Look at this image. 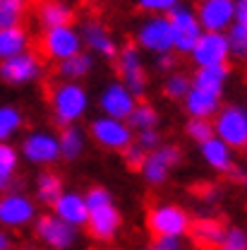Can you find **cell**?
Instances as JSON below:
<instances>
[{
  "label": "cell",
  "mask_w": 247,
  "mask_h": 250,
  "mask_svg": "<svg viewBox=\"0 0 247 250\" xmlns=\"http://www.w3.org/2000/svg\"><path fill=\"white\" fill-rule=\"evenodd\" d=\"M94 67H96V58H94L92 53H87V51H79L72 58L58 62L56 72H58L60 82H82L84 77L92 75Z\"/></svg>",
  "instance_id": "484cf974"
},
{
  "label": "cell",
  "mask_w": 247,
  "mask_h": 250,
  "mask_svg": "<svg viewBox=\"0 0 247 250\" xmlns=\"http://www.w3.org/2000/svg\"><path fill=\"white\" fill-rule=\"evenodd\" d=\"M79 39H82V48L87 53H92L94 58H103V61H115L118 56V43L113 39V34L108 31V27L98 20H87L82 24Z\"/></svg>",
  "instance_id": "9a60e30c"
},
{
  "label": "cell",
  "mask_w": 247,
  "mask_h": 250,
  "mask_svg": "<svg viewBox=\"0 0 247 250\" xmlns=\"http://www.w3.org/2000/svg\"><path fill=\"white\" fill-rule=\"evenodd\" d=\"M183 108H185L187 118H204L211 121L216 116V111L221 108V96L197 87H190V92L183 99Z\"/></svg>",
  "instance_id": "44dd1931"
},
{
  "label": "cell",
  "mask_w": 247,
  "mask_h": 250,
  "mask_svg": "<svg viewBox=\"0 0 247 250\" xmlns=\"http://www.w3.org/2000/svg\"><path fill=\"white\" fill-rule=\"evenodd\" d=\"M134 145H139V147L149 154V152H154V149H158V147L163 145V135H161L158 127H154V130H142V132H137Z\"/></svg>",
  "instance_id": "f35d334b"
},
{
  "label": "cell",
  "mask_w": 247,
  "mask_h": 250,
  "mask_svg": "<svg viewBox=\"0 0 247 250\" xmlns=\"http://www.w3.org/2000/svg\"><path fill=\"white\" fill-rule=\"evenodd\" d=\"M48 101H51V113L56 125L67 127V125H77L89 113L92 94L82 82H58L53 84Z\"/></svg>",
  "instance_id": "6da1fadb"
},
{
  "label": "cell",
  "mask_w": 247,
  "mask_h": 250,
  "mask_svg": "<svg viewBox=\"0 0 247 250\" xmlns=\"http://www.w3.org/2000/svg\"><path fill=\"white\" fill-rule=\"evenodd\" d=\"M72 17H75V12L65 0H41L36 7V22L41 29L72 24Z\"/></svg>",
  "instance_id": "cb8c5ba5"
},
{
  "label": "cell",
  "mask_w": 247,
  "mask_h": 250,
  "mask_svg": "<svg viewBox=\"0 0 247 250\" xmlns=\"http://www.w3.org/2000/svg\"><path fill=\"white\" fill-rule=\"evenodd\" d=\"M24 127V113L15 104H0V142H10Z\"/></svg>",
  "instance_id": "f546056e"
},
{
  "label": "cell",
  "mask_w": 247,
  "mask_h": 250,
  "mask_svg": "<svg viewBox=\"0 0 247 250\" xmlns=\"http://www.w3.org/2000/svg\"><path fill=\"white\" fill-rule=\"evenodd\" d=\"M29 12V0H0V29L19 27Z\"/></svg>",
  "instance_id": "1f68e13d"
},
{
  "label": "cell",
  "mask_w": 247,
  "mask_h": 250,
  "mask_svg": "<svg viewBox=\"0 0 247 250\" xmlns=\"http://www.w3.org/2000/svg\"><path fill=\"white\" fill-rule=\"evenodd\" d=\"M34 233L48 250H72L79 243V231L56 214H41L34 219Z\"/></svg>",
  "instance_id": "7c38bea8"
},
{
  "label": "cell",
  "mask_w": 247,
  "mask_h": 250,
  "mask_svg": "<svg viewBox=\"0 0 247 250\" xmlns=\"http://www.w3.org/2000/svg\"><path fill=\"white\" fill-rule=\"evenodd\" d=\"M87 137H92L94 145H98L106 152H123L127 145L134 142V132L125 121H115L108 116H96L87 127Z\"/></svg>",
  "instance_id": "5b68a950"
},
{
  "label": "cell",
  "mask_w": 247,
  "mask_h": 250,
  "mask_svg": "<svg viewBox=\"0 0 247 250\" xmlns=\"http://www.w3.org/2000/svg\"><path fill=\"white\" fill-rule=\"evenodd\" d=\"M228 80H230V67H228V65L197 67L194 75L190 77V87H197V89H204V92L223 96V89H226Z\"/></svg>",
  "instance_id": "d4e9b609"
},
{
  "label": "cell",
  "mask_w": 247,
  "mask_h": 250,
  "mask_svg": "<svg viewBox=\"0 0 247 250\" xmlns=\"http://www.w3.org/2000/svg\"><path fill=\"white\" fill-rule=\"evenodd\" d=\"M0 250H12V238L5 229H0Z\"/></svg>",
  "instance_id": "bcb514c9"
},
{
  "label": "cell",
  "mask_w": 247,
  "mask_h": 250,
  "mask_svg": "<svg viewBox=\"0 0 247 250\" xmlns=\"http://www.w3.org/2000/svg\"><path fill=\"white\" fill-rule=\"evenodd\" d=\"M38 217L36 212V202L22 190H7L0 195V226L7 229H24L34 224V219Z\"/></svg>",
  "instance_id": "9c48e42d"
},
{
  "label": "cell",
  "mask_w": 247,
  "mask_h": 250,
  "mask_svg": "<svg viewBox=\"0 0 247 250\" xmlns=\"http://www.w3.org/2000/svg\"><path fill=\"white\" fill-rule=\"evenodd\" d=\"M175 67H178L175 53H161V56H154V70L156 72L171 75V72H175Z\"/></svg>",
  "instance_id": "60d3db41"
},
{
  "label": "cell",
  "mask_w": 247,
  "mask_h": 250,
  "mask_svg": "<svg viewBox=\"0 0 247 250\" xmlns=\"http://www.w3.org/2000/svg\"><path fill=\"white\" fill-rule=\"evenodd\" d=\"M185 135L194 142V145H204L207 140H211V137H214L211 121H204V118H187Z\"/></svg>",
  "instance_id": "e575fe53"
},
{
  "label": "cell",
  "mask_w": 247,
  "mask_h": 250,
  "mask_svg": "<svg viewBox=\"0 0 247 250\" xmlns=\"http://www.w3.org/2000/svg\"><path fill=\"white\" fill-rule=\"evenodd\" d=\"M199 154L204 159V164L216 173H228L235 166V152L228 145H223L218 137H211L204 145H199Z\"/></svg>",
  "instance_id": "603a6c76"
},
{
  "label": "cell",
  "mask_w": 247,
  "mask_h": 250,
  "mask_svg": "<svg viewBox=\"0 0 247 250\" xmlns=\"http://www.w3.org/2000/svg\"><path fill=\"white\" fill-rule=\"evenodd\" d=\"M190 212L185 207L175 205V202H161L149 207L147 212V229L154 238H185L187 229H190Z\"/></svg>",
  "instance_id": "277c9868"
},
{
  "label": "cell",
  "mask_w": 247,
  "mask_h": 250,
  "mask_svg": "<svg viewBox=\"0 0 247 250\" xmlns=\"http://www.w3.org/2000/svg\"><path fill=\"white\" fill-rule=\"evenodd\" d=\"M233 22L247 24V0H233Z\"/></svg>",
  "instance_id": "7bdbcfd3"
},
{
  "label": "cell",
  "mask_w": 247,
  "mask_h": 250,
  "mask_svg": "<svg viewBox=\"0 0 247 250\" xmlns=\"http://www.w3.org/2000/svg\"><path fill=\"white\" fill-rule=\"evenodd\" d=\"M29 43L31 36L29 31L24 29V24L10 27V29H0V62L29 51Z\"/></svg>",
  "instance_id": "83f0119b"
},
{
  "label": "cell",
  "mask_w": 247,
  "mask_h": 250,
  "mask_svg": "<svg viewBox=\"0 0 247 250\" xmlns=\"http://www.w3.org/2000/svg\"><path fill=\"white\" fill-rule=\"evenodd\" d=\"M82 197H84V205H87V209H89V212L115 202V200H113V192H111L108 188H103V186H92L84 195H82Z\"/></svg>",
  "instance_id": "d590c367"
},
{
  "label": "cell",
  "mask_w": 247,
  "mask_h": 250,
  "mask_svg": "<svg viewBox=\"0 0 247 250\" xmlns=\"http://www.w3.org/2000/svg\"><path fill=\"white\" fill-rule=\"evenodd\" d=\"M134 46L139 51H147L152 56L173 53V39H171V24L163 15H149L139 22L134 31Z\"/></svg>",
  "instance_id": "52a82bcc"
},
{
  "label": "cell",
  "mask_w": 247,
  "mask_h": 250,
  "mask_svg": "<svg viewBox=\"0 0 247 250\" xmlns=\"http://www.w3.org/2000/svg\"><path fill=\"white\" fill-rule=\"evenodd\" d=\"M142 250H154V248H152V243H149V246H144V248H142Z\"/></svg>",
  "instance_id": "7dc6e473"
},
{
  "label": "cell",
  "mask_w": 247,
  "mask_h": 250,
  "mask_svg": "<svg viewBox=\"0 0 247 250\" xmlns=\"http://www.w3.org/2000/svg\"><path fill=\"white\" fill-rule=\"evenodd\" d=\"M65 192V183H62V176H58L56 171H41L36 176V183H34V202L38 205H51Z\"/></svg>",
  "instance_id": "4316f807"
},
{
  "label": "cell",
  "mask_w": 247,
  "mask_h": 250,
  "mask_svg": "<svg viewBox=\"0 0 247 250\" xmlns=\"http://www.w3.org/2000/svg\"><path fill=\"white\" fill-rule=\"evenodd\" d=\"M19 159H24L31 166H53L60 161V149H58V135L51 130H31L19 142Z\"/></svg>",
  "instance_id": "8992f818"
},
{
  "label": "cell",
  "mask_w": 247,
  "mask_h": 250,
  "mask_svg": "<svg viewBox=\"0 0 247 250\" xmlns=\"http://www.w3.org/2000/svg\"><path fill=\"white\" fill-rule=\"evenodd\" d=\"M41 77H43V61L34 51H24L0 62V80L7 87H27L38 82Z\"/></svg>",
  "instance_id": "8fae6325"
},
{
  "label": "cell",
  "mask_w": 247,
  "mask_h": 250,
  "mask_svg": "<svg viewBox=\"0 0 247 250\" xmlns=\"http://www.w3.org/2000/svg\"><path fill=\"white\" fill-rule=\"evenodd\" d=\"M233 183H238V186H245L247 183V173H245V166H240V164H235L228 173H226Z\"/></svg>",
  "instance_id": "ee69618b"
},
{
  "label": "cell",
  "mask_w": 247,
  "mask_h": 250,
  "mask_svg": "<svg viewBox=\"0 0 247 250\" xmlns=\"http://www.w3.org/2000/svg\"><path fill=\"white\" fill-rule=\"evenodd\" d=\"M120 154H123L125 164H127V166H130L132 171H139V166H142V161H144L147 152H144V149H142L139 145H134V142H132V145H127V147H125Z\"/></svg>",
  "instance_id": "ab89813d"
},
{
  "label": "cell",
  "mask_w": 247,
  "mask_h": 250,
  "mask_svg": "<svg viewBox=\"0 0 247 250\" xmlns=\"http://www.w3.org/2000/svg\"><path fill=\"white\" fill-rule=\"evenodd\" d=\"M96 104L101 108V116H108V118H115V121H127V116L137 106V99L127 92L125 84H120L118 80H113V82H108L101 89Z\"/></svg>",
  "instance_id": "2e32d148"
},
{
  "label": "cell",
  "mask_w": 247,
  "mask_h": 250,
  "mask_svg": "<svg viewBox=\"0 0 247 250\" xmlns=\"http://www.w3.org/2000/svg\"><path fill=\"white\" fill-rule=\"evenodd\" d=\"M214 137L228 145L233 152L247 147V108L243 104H221L211 118Z\"/></svg>",
  "instance_id": "7a4b0ae2"
},
{
  "label": "cell",
  "mask_w": 247,
  "mask_h": 250,
  "mask_svg": "<svg viewBox=\"0 0 247 250\" xmlns=\"http://www.w3.org/2000/svg\"><path fill=\"white\" fill-rule=\"evenodd\" d=\"M190 92V75L185 72H171L166 75V82H163V96L171 99V101H183L185 94Z\"/></svg>",
  "instance_id": "d6a6232c"
},
{
  "label": "cell",
  "mask_w": 247,
  "mask_h": 250,
  "mask_svg": "<svg viewBox=\"0 0 247 250\" xmlns=\"http://www.w3.org/2000/svg\"><path fill=\"white\" fill-rule=\"evenodd\" d=\"M180 5V0H137V7L147 15H168Z\"/></svg>",
  "instance_id": "74e56055"
},
{
  "label": "cell",
  "mask_w": 247,
  "mask_h": 250,
  "mask_svg": "<svg viewBox=\"0 0 247 250\" xmlns=\"http://www.w3.org/2000/svg\"><path fill=\"white\" fill-rule=\"evenodd\" d=\"M226 39H228V48H230V58L235 56L238 61H245L247 56V24H230L226 29Z\"/></svg>",
  "instance_id": "836d02e7"
},
{
  "label": "cell",
  "mask_w": 247,
  "mask_h": 250,
  "mask_svg": "<svg viewBox=\"0 0 247 250\" xmlns=\"http://www.w3.org/2000/svg\"><path fill=\"white\" fill-rule=\"evenodd\" d=\"M168 17V24H171V39H173V53H185L190 56L192 46L197 43V39L202 36V27L194 17V10L185 7V5H178L173 12L166 15Z\"/></svg>",
  "instance_id": "4fadbf2b"
},
{
  "label": "cell",
  "mask_w": 247,
  "mask_h": 250,
  "mask_svg": "<svg viewBox=\"0 0 247 250\" xmlns=\"http://www.w3.org/2000/svg\"><path fill=\"white\" fill-rule=\"evenodd\" d=\"M125 123L130 125L132 132L154 130V127H158V123H161V116H158V111H156L152 104H147V101H137V106L132 108V113L127 116Z\"/></svg>",
  "instance_id": "4dcf8cb0"
},
{
  "label": "cell",
  "mask_w": 247,
  "mask_h": 250,
  "mask_svg": "<svg viewBox=\"0 0 247 250\" xmlns=\"http://www.w3.org/2000/svg\"><path fill=\"white\" fill-rule=\"evenodd\" d=\"M218 250H247V231L243 226H228Z\"/></svg>",
  "instance_id": "8d00e7d4"
},
{
  "label": "cell",
  "mask_w": 247,
  "mask_h": 250,
  "mask_svg": "<svg viewBox=\"0 0 247 250\" xmlns=\"http://www.w3.org/2000/svg\"><path fill=\"white\" fill-rule=\"evenodd\" d=\"M190 61L194 67H216V65H228L230 61V48L226 34H214V31H202L197 43L190 51Z\"/></svg>",
  "instance_id": "5bb4252c"
},
{
  "label": "cell",
  "mask_w": 247,
  "mask_h": 250,
  "mask_svg": "<svg viewBox=\"0 0 247 250\" xmlns=\"http://www.w3.org/2000/svg\"><path fill=\"white\" fill-rule=\"evenodd\" d=\"M123 226V214L120 209L113 205H106V207H98V209H92L89 217H87V229L92 233V238L101 241V243H108L118 236Z\"/></svg>",
  "instance_id": "ac0fdd59"
},
{
  "label": "cell",
  "mask_w": 247,
  "mask_h": 250,
  "mask_svg": "<svg viewBox=\"0 0 247 250\" xmlns=\"http://www.w3.org/2000/svg\"><path fill=\"white\" fill-rule=\"evenodd\" d=\"M223 233H226V226L216 217L192 219L190 221V229H187V236H190L192 246L194 248H202V250H218Z\"/></svg>",
  "instance_id": "ffe728a7"
},
{
  "label": "cell",
  "mask_w": 247,
  "mask_h": 250,
  "mask_svg": "<svg viewBox=\"0 0 247 250\" xmlns=\"http://www.w3.org/2000/svg\"><path fill=\"white\" fill-rule=\"evenodd\" d=\"M218 197H221V190H218L216 186H209V188H207V192H204V200H207L209 205H214Z\"/></svg>",
  "instance_id": "f6af8a7d"
},
{
  "label": "cell",
  "mask_w": 247,
  "mask_h": 250,
  "mask_svg": "<svg viewBox=\"0 0 247 250\" xmlns=\"http://www.w3.org/2000/svg\"><path fill=\"white\" fill-rule=\"evenodd\" d=\"M152 248L154 250H185V241L183 238H168V236H163V238H154L152 241Z\"/></svg>",
  "instance_id": "b9f144b4"
},
{
  "label": "cell",
  "mask_w": 247,
  "mask_h": 250,
  "mask_svg": "<svg viewBox=\"0 0 247 250\" xmlns=\"http://www.w3.org/2000/svg\"><path fill=\"white\" fill-rule=\"evenodd\" d=\"M41 53L53 62H62L72 58L75 53L84 51L82 48V39L79 31L72 24H62V27H53V29H43L41 39H38Z\"/></svg>",
  "instance_id": "ba28073f"
},
{
  "label": "cell",
  "mask_w": 247,
  "mask_h": 250,
  "mask_svg": "<svg viewBox=\"0 0 247 250\" xmlns=\"http://www.w3.org/2000/svg\"><path fill=\"white\" fill-rule=\"evenodd\" d=\"M115 70H118V82L127 87V92L132 94L137 101H142L149 92V75H147V65L142 58V51L134 43H127L123 48H118L115 56Z\"/></svg>",
  "instance_id": "3957f363"
},
{
  "label": "cell",
  "mask_w": 247,
  "mask_h": 250,
  "mask_svg": "<svg viewBox=\"0 0 247 250\" xmlns=\"http://www.w3.org/2000/svg\"><path fill=\"white\" fill-rule=\"evenodd\" d=\"M53 214L65 221V224H70L72 229H84L87 226V217H89V209H87V205H84V197H82V192H77V190H65L60 197L53 202Z\"/></svg>",
  "instance_id": "d6986e66"
},
{
  "label": "cell",
  "mask_w": 247,
  "mask_h": 250,
  "mask_svg": "<svg viewBox=\"0 0 247 250\" xmlns=\"http://www.w3.org/2000/svg\"><path fill=\"white\" fill-rule=\"evenodd\" d=\"M19 152L10 142H0V195L17 186Z\"/></svg>",
  "instance_id": "f1b7e54d"
},
{
  "label": "cell",
  "mask_w": 247,
  "mask_h": 250,
  "mask_svg": "<svg viewBox=\"0 0 247 250\" xmlns=\"http://www.w3.org/2000/svg\"><path fill=\"white\" fill-rule=\"evenodd\" d=\"M87 145H89V137H87V130L79 127V125H67L60 127L58 132V149H60V159L65 161H77L82 159L87 152Z\"/></svg>",
  "instance_id": "7402d4cb"
},
{
  "label": "cell",
  "mask_w": 247,
  "mask_h": 250,
  "mask_svg": "<svg viewBox=\"0 0 247 250\" xmlns=\"http://www.w3.org/2000/svg\"><path fill=\"white\" fill-rule=\"evenodd\" d=\"M194 17L202 31L226 34V29L233 24V0H199Z\"/></svg>",
  "instance_id": "e0dca14e"
},
{
  "label": "cell",
  "mask_w": 247,
  "mask_h": 250,
  "mask_svg": "<svg viewBox=\"0 0 247 250\" xmlns=\"http://www.w3.org/2000/svg\"><path fill=\"white\" fill-rule=\"evenodd\" d=\"M183 161V149L175 147V145H161L158 149L149 152L144 156L142 166H139V173L144 178V183L152 188L163 186L171 176V171Z\"/></svg>",
  "instance_id": "30bf717a"
}]
</instances>
